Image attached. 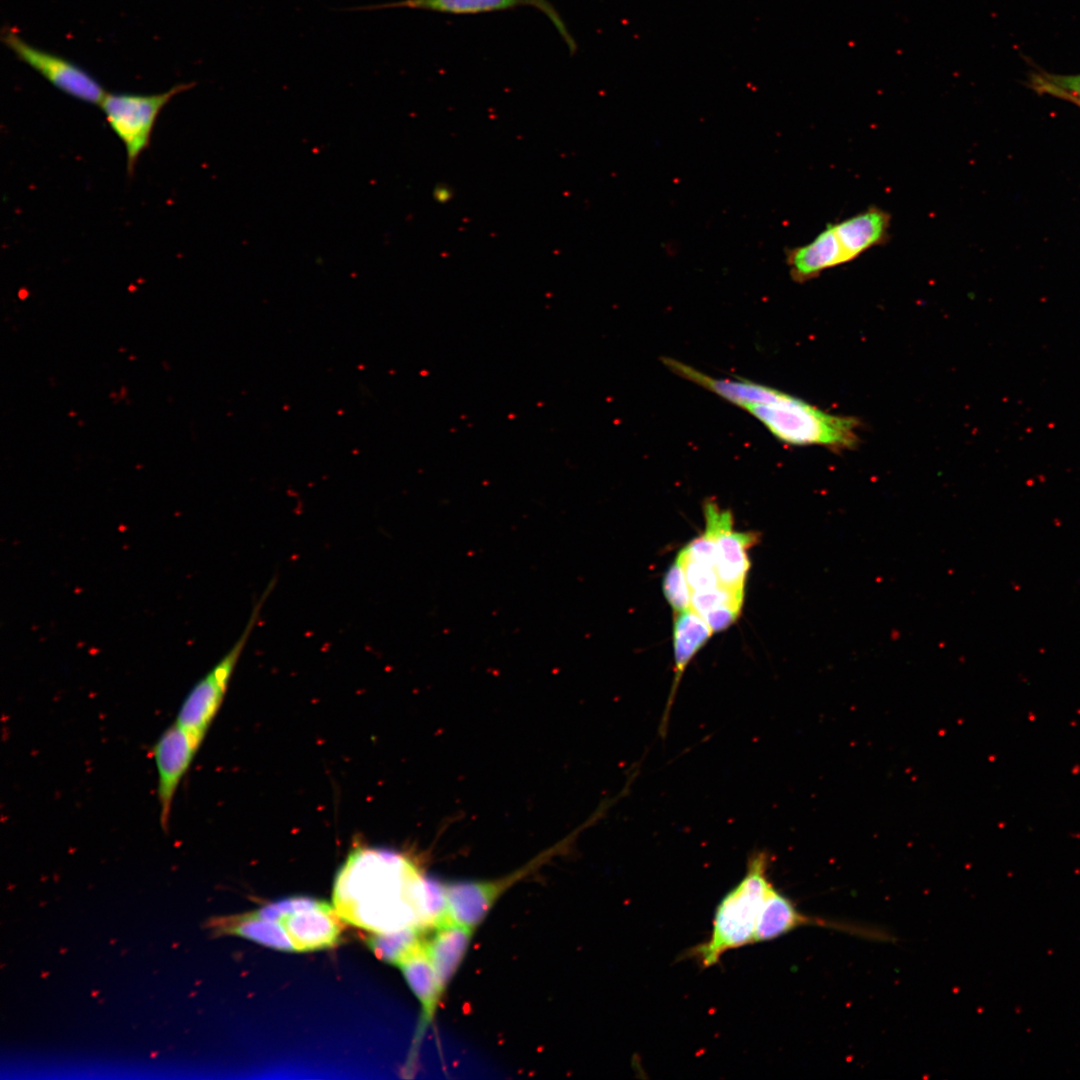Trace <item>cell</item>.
Wrapping results in <instances>:
<instances>
[{"label":"cell","mask_w":1080,"mask_h":1080,"mask_svg":"<svg viewBox=\"0 0 1080 1080\" xmlns=\"http://www.w3.org/2000/svg\"><path fill=\"white\" fill-rule=\"evenodd\" d=\"M426 882L427 876L407 855L357 847L336 876L334 907L344 921L370 932L422 929Z\"/></svg>","instance_id":"obj_1"},{"label":"cell","mask_w":1080,"mask_h":1080,"mask_svg":"<svg viewBox=\"0 0 1080 1080\" xmlns=\"http://www.w3.org/2000/svg\"><path fill=\"white\" fill-rule=\"evenodd\" d=\"M769 856L756 851L748 859L745 876L716 908L708 940L694 946L687 956L707 968L728 950L753 944L761 905L772 887L768 879Z\"/></svg>","instance_id":"obj_2"},{"label":"cell","mask_w":1080,"mask_h":1080,"mask_svg":"<svg viewBox=\"0 0 1080 1080\" xmlns=\"http://www.w3.org/2000/svg\"><path fill=\"white\" fill-rule=\"evenodd\" d=\"M741 408L785 444L848 449L859 441L856 418L829 414L783 391L770 402Z\"/></svg>","instance_id":"obj_3"},{"label":"cell","mask_w":1080,"mask_h":1080,"mask_svg":"<svg viewBox=\"0 0 1080 1080\" xmlns=\"http://www.w3.org/2000/svg\"><path fill=\"white\" fill-rule=\"evenodd\" d=\"M602 815L598 810L576 831L542 851L519 869L493 880L455 881L445 883L449 917L456 923L476 929L486 918L499 898L512 886L539 870L556 856L565 853L577 835Z\"/></svg>","instance_id":"obj_4"},{"label":"cell","mask_w":1080,"mask_h":1080,"mask_svg":"<svg viewBox=\"0 0 1080 1080\" xmlns=\"http://www.w3.org/2000/svg\"><path fill=\"white\" fill-rule=\"evenodd\" d=\"M194 86L181 83L154 94L107 93L100 103L105 119L122 142L131 176L140 155L148 148L157 118L170 100Z\"/></svg>","instance_id":"obj_5"},{"label":"cell","mask_w":1080,"mask_h":1080,"mask_svg":"<svg viewBox=\"0 0 1080 1080\" xmlns=\"http://www.w3.org/2000/svg\"><path fill=\"white\" fill-rule=\"evenodd\" d=\"M275 585L272 580L255 603L249 620L233 647L190 690L176 717V723L203 741L214 720L236 667V664L257 624L262 606Z\"/></svg>","instance_id":"obj_6"},{"label":"cell","mask_w":1080,"mask_h":1080,"mask_svg":"<svg viewBox=\"0 0 1080 1080\" xmlns=\"http://www.w3.org/2000/svg\"><path fill=\"white\" fill-rule=\"evenodd\" d=\"M2 41L19 60L66 95L100 105L107 94L99 81L81 66L28 43L14 30L3 31Z\"/></svg>","instance_id":"obj_7"},{"label":"cell","mask_w":1080,"mask_h":1080,"mask_svg":"<svg viewBox=\"0 0 1080 1080\" xmlns=\"http://www.w3.org/2000/svg\"><path fill=\"white\" fill-rule=\"evenodd\" d=\"M863 254L846 219L830 223L812 241L785 250L792 280L803 283Z\"/></svg>","instance_id":"obj_8"},{"label":"cell","mask_w":1080,"mask_h":1080,"mask_svg":"<svg viewBox=\"0 0 1080 1080\" xmlns=\"http://www.w3.org/2000/svg\"><path fill=\"white\" fill-rule=\"evenodd\" d=\"M706 527L715 539V570L720 584L735 590H745V581L751 563L748 550L758 542L755 532L733 530V516L722 510L713 500L704 503Z\"/></svg>","instance_id":"obj_9"},{"label":"cell","mask_w":1080,"mask_h":1080,"mask_svg":"<svg viewBox=\"0 0 1080 1080\" xmlns=\"http://www.w3.org/2000/svg\"><path fill=\"white\" fill-rule=\"evenodd\" d=\"M202 741L174 722L155 742L152 754L157 769L160 824L167 831L177 789Z\"/></svg>","instance_id":"obj_10"},{"label":"cell","mask_w":1080,"mask_h":1080,"mask_svg":"<svg viewBox=\"0 0 1080 1080\" xmlns=\"http://www.w3.org/2000/svg\"><path fill=\"white\" fill-rule=\"evenodd\" d=\"M341 916L326 902L301 910L282 920L297 952L331 948L339 942L344 924Z\"/></svg>","instance_id":"obj_11"},{"label":"cell","mask_w":1080,"mask_h":1080,"mask_svg":"<svg viewBox=\"0 0 1080 1080\" xmlns=\"http://www.w3.org/2000/svg\"><path fill=\"white\" fill-rule=\"evenodd\" d=\"M712 634L707 623L691 609L678 613L674 618V677L658 729L662 738L667 734L671 709L683 674Z\"/></svg>","instance_id":"obj_12"},{"label":"cell","mask_w":1080,"mask_h":1080,"mask_svg":"<svg viewBox=\"0 0 1080 1080\" xmlns=\"http://www.w3.org/2000/svg\"><path fill=\"white\" fill-rule=\"evenodd\" d=\"M425 940L427 953L435 970L438 985L445 993L468 951L474 929L451 918L432 929Z\"/></svg>","instance_id":"obj_13"},{"label":"cell","mask_w":1080,"mask_h":1080,"mask_svg":"<svg viewBox=\"0 0 1080 1080\" xmlns=\"http://www.w3.org/2000/svg\"><path fill=\"white\" fill-rule=\"evenodd\" d=\"M426 940V939H425ZM398 967L402 971L410 989L418 999L422 1013L414 1039L412 1051L416 1053L426 1028L432 1022L443 996L432 962L427 953L425 941L416 950L404 958Z\"/></svg>","instance_id":"obj_14"},{"label":"cell","mask_w":1080,"mask_h":1080,"mask_svg":"<svg viewBox=\"0 0 1080 1080\" xmlns=\"http://www.w3.org/2000/svg\"><path fill=\"white\" fill-rule=\"evenodd\" d=\"M205 926L214 936H239L273 949L297 952L282 922L263 919L254 911L213 917Z\"/></svg>","instance_id":"obj_15"},{"label":"cell","mask_w":1080,"mask_h":1080,"mask_svg":"<svg viewBox=\"0 0 1080 1080\" xmlns=\"http://www.w3.org/2000/svg\"><path fill=\"white\" fill-rule=\"evenodd\" d=\"M807 925L833 927L832 923L799 912L789 898L772 886L759 910L753 944L775 939Z\"/></svg>","instance_id":"obj_16"},{"label":"cell","mask_w":1080,"mask_h":1080,"mask_svg":"<svg viewBox=\"0 0 1080 1080\" xmlns=\"http://www.w3.org/2000/svg\"><path fill=\"white\" fill-rule=\"evenodd\" d=\"M523 5L533 6V3L530 0H401L382 4L352 7L345 10L373 11L389 8H410L448 14L466 15L511 10Z\"/></svg>","instance_id":"obj_17"},{"label":"cell","mask_w":1080,"mask_h":1080,"mask_svg":"<svg viewBox=\"0 0 1080 1080\" xmlns=\"http://www.w3.org/2000/svg\"><path fill=\"white\" fill-rule=\"evenodd\" d=\"M424 932L416 926L390 932H372L366 937V943L379 960L398 966L404 958L423 944Z\"/></svg>","instance_id":"obj_18"},{"label":"cell","mask_w":1080,"mask_h":1080,"mask_svg":"<svg viewBox=\"0 0 1080 1080\" xmlns=\"http://www.w3.org/2000/svg\"><path fill=\"white\" fill-rule=\"evenodd\" d=\"M1031 87L1041 94L1059 97L1080 106V74L1058 75L1047 72H1033L1030 76Z\"/></svg>","instance_id":"obj_19"},{"label":"cell","mask_w":1080,"mask_h":1080,"mask_svg":"<svg viewBox=\"0 0 1080 1080\" xmlns=\"http://www.w3.org/2000/svg\"><path fill=\"white\" fill-rule=\"evenodd\" d=\"M663 593L674 613L678 614L690 609L692 592L679 555L664 574Z\"/></svg>","instance_id":"obj_20"},{"label":"cell","mask_w":1080,"mask_h":1080,"mask_svg":"<svg viewBox=\"0 0 1080 1080\" xmlns=\"http://www.w3.org/2000/svg\"><path fill=\"white\" fill-rule=\"evenodd\" d=\"M745 590H735L723 585L714 588L692 592L690 609L702 617L708 611L723 605H734L742 608Z\"/></svg>","instance_id":"obj_21"},{"label":"cell","mask_w":1080,"mask_h":1080,"mask_svg":"<svg viewBox=\"0 0 1080 1080\" xmlns=\"http://www.w3.org/2000/svg\"><path fill=\"white\" fill-rule=\"evenodd\" d=\"M678 555L682 560L691 592L704 591L721 585L714 567L688 559L680 551Z\"/></svg>","instance_id":"obj_22"},{"label":"cell","mask_w":1080,"mask_h":1080,"mask_svg":"<svg viewBox=\"0 0 1080 1080\" xmlns=\"http://www.w3.org/2000/svg\"><path fill=\"white\" fill-rule=\"evenodd\" d=\"M321 902L308 897H291L262 906L254 912L263 919L282 922L284 917L316 907Z\"/></svg>","instance_id":"obj_23"},{"label":"cell","mask_w":1080,"mask_h":1080,"mask_svg":"<svg viewBox=\"0 0 1080 1080\" xmlns=\"http://www.w3.org/2000/svg\"><path fill=\"white\" fill-rule=\"evenodd\" d=\"M742 608L734 605H723L705 613L701 618L707 623L712 632H720L731 626L741 613Z\"/></svg>","instance_id":"obj_24"},{"label":"cell","mask_w":1080,"mask_h":1080,"mask_svg":"<svg viewBox=\"0 0 1080 1080\" xmlns=\"http://www.w3.org/2000/svg\"><path fill=\"white\" fill-rule=\"evenodd\" d=\"M530 1L533 3L534 7L538 8L542 12H544L546 14V16L553 22L554 26L557 28V30L559 31V33L561 34V36L563 37V39L567 43V45L569 47V50H575L576 49V44H575L573 38L569 34L568 30L566 29V26H565L564 22L562 21L561 17L556 12V10L552 7V5L546 0H530Z\"/></svg>","instance_id":"obj_25"}]
</instances>
